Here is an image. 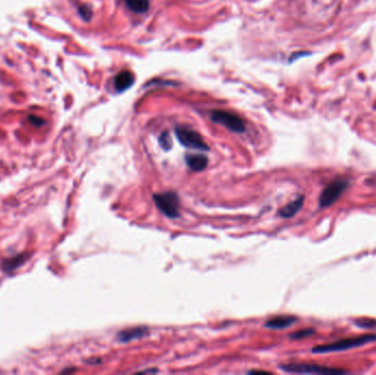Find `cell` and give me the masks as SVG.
Instances as JSON below:
<instances>
[{
	"instance_id": "cell-6",
	"label": "cell",
	"mask_w": 376,
	"mask_h": 375,
	"mask_svg": "<svg viewBox=\"0 0 376 375\" xmlns=\"http://www.w3.org/2000/svg\"><path fill=\"white\" fill-rule=\"evenodd\" d=\"M282 370H284L287 373H298V374H344L346 371L339 370V368H330L317 364H285L280 366Z\"/></svg>"
},
{
	"instance_id": "cell-17",
	"label": "cell",
	"mask_w": 376,
	"mask_h": 375,
	"mask_svg": "<svg viewBox=\"0 0 376 375\" xmlns=\"http://www.w3.org/2000/svg\"><path fill=\"white\" fill-rule=\"evenodd\" d=\"M29 119H30V121H31V122H32L33 124H36V126H42V124H44L43 119L38 118V117H33V116H31V117H30Z\"/></svg>"
},
{
	"instance_id": "cell-16",
	"label": "cell",
	"mask_w": 376,
	"mask_h": 375,
	"mask_svg": "<svg viewBox=\"0 0 376 375\" xmlns=\"http://www.w3.org/2000/svg\"><path fill=\"white\" fill-rule=\"evenodd\" d=\"M80 14L85 20H90L92 14V8L90 7V6L84 4L80 8Z\"/></svg>"
},
{
	"instance_id": "cell-15",
	"label": "cell",
	"mask_w": 376,
	"mask_h": 375,
	"mask_svg": "<svg viewBox=\"0 0 376 375\" xmlns=\"http://www.w3.org/2000/svg\"><path fill=\"white\" fill-rule=\"evenodd\" d=\"M160 144H161V146L164 148L165 151H168L170 148L172 143H170L168 132H164V134L161 136H160Z\"/></svg>"
},
{
	"instance_id": "cell-12",
	"label": "cell",
	"mask_w": 376,
	"mask_h": 375,
	"mask_svg": "<svg viewBox=\"0 0 376 375\" xmlns=\"http://www.w3.org/2000/svg\"><path fill=\"white\" fill-rule=\"evenodd\" d=\"M128 8L136 14H144L150 8L148 0H126Z\"/></svg>"
},
{
	"instance_id": "cell-18",
	"label": "cell",
	"mask_w": 376,
	"mask_h": 375,
	"mask_svg": "<svg viewBox=\"0 0 376 375\" xmlns=\"http://www.w3.org/2000/svg\"><path fill=\"white\" fill-rule=\"evenodd\" d=\"M251 374H270V372H266V371H251L250 372Z\"/></svg>"
},
{
	"instance_id": "cell-9",
	"label": "cell",
	"mask_w": 376,
	"mask_h": 375,
	"mask_svg": "<svg viewBox=\"0 0 376 375\" xmlns=\"http://www.w3.org/2000/svg\"><path fill=\"white\" fill-rule=\"evenodd\" d=\"M304 202H305V197H304V196L297 197L296 200L290 202V204H287L285 207L282 208L278 212V214L283 218L294 217L295 214L302 209V207L304 205Z\"/></svg>"
},
{
	"instance_id": "cell-13",
	"label": "cell",
	"mask_w": 376,
	"mask_h": 375,
	"mask_svg": "<svg viewBox=\"0 0 376 375\" xmlns=\"http://www.w3.org/2000/svg\"><path fill=\"white\" fill-rule=\"evenodd\" d=\"M26 256L24 254H21V256H14V258H8V260H6L2 263L4 271H6V272L14 271V270H16V268H19L21 266V264L26 261Z\"/></svg>"
},
{
	"instance_id": "cell-5",
	"label": "cell",
	"mask_w": 376,
	"mask_h": 375,
	"mask_svg": "<svg viewBox=\"0 0 376 375\" xmlns=\"http://www.w3.org/2000/svg\"><path fill=\"white\" fill-rule=\"evenodd\" d=\"M210 117H212L214 122L222 124L226 128L236 132V134H242V132L246 131L244 121L234 114L224 112V110H216V112H212Z\"/></svg>"
},
{
	"instance_id": "cell-7",
	"label": "cell",
	"mask_w": 376,
	"mask_h": 375,
	"mask_svg": "<svg viewBox=\"0 0 376 375\" xmlns=\"http://www.w3.org/2000/svg\"><path fill=\"white\" fill-rule=\"evenodd\" d=\"M148 334L146 327H134L124 329L118 334V339L121 342H130L132 340L141 339Z\"/></svg>"
},
{
	"instance_id": "cell-8",
	"label": "cell",
	"mask_w": 376,
	"mask_h": 375,
	"mask_svg": "<svg viewBox=\"0 0 376 375\" xmlns=\"http://www.w3.org/2000/svg\"><path fill=\"white\" fill-rule=\"evenodd\" d=\"M134 82V76L129 70H122L114 77V88L119 92H122L128 90Z\"/></svg>"
},
{
	"instance_id": "cell-1",
	"label": "cell",
	"mask_w": 376,
	"mask_h": 375,
	"mask_svg": "<svg viewBox=\"0 0 376 375\" xmlns=\"http://www.w3.org/2000/svg\"><path fill=\"white\" fill-rule=\"evenodd\" d=\"M374 341H376V334H363L356 338H349L336 341V342L334 344L317 346L312 348V354H329V352L344 351L348 349L364 346L368 342H374Z\"/></svg>"
},
{
	"instance_id": "cell-4",
	"label": "cell",
	"mask_w": 376,
	"mask_h": 375,
	"mask_svg": "<svg viewBox=\"0 0 376 375\" xmlns=\"http://www.w3.org/2000/svg\"><path fill=\"white\" fill-rule=\"evenodd\" d=\"M176 136H178L180 144H183L186 148H196V150L202 151H208L209 148L207 143L204 141L202 136L198 134L197 131L192 130L190 128H184V126H180L175 130Z\"/></svg>"
},
{
	"instance_id": "cell-2",
	"label": "cell",
	"mask_w": 376,
	"mask_h": 375,
	"mask_svg": "<svg viewBox=\"0 0 376 375\" xmlns=\"http://www.w3.org/2000/svg\"><path fill=\"white\" fill-rule=\"evenodd\" d=\"M350 184V180L348 178H336L322 190V195L319 197V205L322 208H328L342 195L348 186Z\"/></svg>"
},
{
	"instance_id": "cell-14",
	"label": "cell",
	"mask_w": 376,
	"mask_h": 375,
	"mask_svg": "<svg viewBox=\"0 0 376 375\" xmlns=\"http://www.w3.org/2000/svg\"><path fill=\"white\" fill-rule=\"evenodd\" d=\"M314 329H304V330H300V332H297L295 334H292L290 336L292 339L294 340H300L302 338H307V337H310V336L314 334Z\"/></svg>"
},
{
	"instance_id": "cell-3",
	"label": "cell",
	"mask_w": 376,
	"mask_h": 375,
	"mask_svg": "<svg viewBox=\"0 0 376 375\" xmlns=\"http://www.w3.org/2000/svg\"><path fill=\"white\" fill-rule=\"evenodd\" d=\"M156 207L170 218L180 217V198L172 192H161L153 196Z\"/></svg>"
},
{
	"instance_id": "cell-10",
	"label": "cell",
	"mask_w": 376,
	"mask_h": 375,
	"mask_svg": "<svg viewBox=\"0 0 376 375\" xmlns=\"http://www.w3.org/2000/svg\"><path fill=\"white\" fill-rule=\"evenodd\" d=\"M297 322L296 317L292 316H278L266 322L265 326L270 329H285L292 326Z\"/></svg>"
},
{
	"instance_id": "cell-11",
	"label": "cell",
	"mask_w": 376,
	"mask_h": 375,
	"mask_svg": "<svg viewBox=\"0 0 376 375\" xmlns=\"http://www.w3.org/2000/svg\"><path fill=\"white\" fill-rule=\"evenodd\" d=\"M186 163L192 170L200 172L207 168L208 158L204 156H199V154H188L185 158Z\"/></svg>"
}]
</instances>
